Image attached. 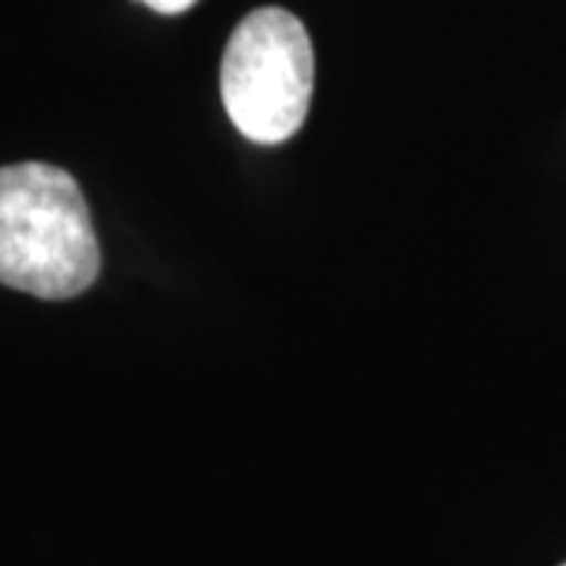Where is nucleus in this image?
Masks as SVG:
<instances>
[{"label": "nucleus", "mask_w": 566, "mask_h": 566, "mask_svg": "<svg viewBox=\"0 0 566 566\" xmlns=\"http://www.w3.org/2000/svg\"><path fill=\"white\" fill-rule=\"evenodd\" d=\"M564 566H566V564H564Z\"/></svg>", "instance_id": "obj_4"}, {"label": "nucleus", "mask_w": 566, "mask_h": 566, "mask_svg": "<svg viewBox=\"0 0 566 566\" xmlns=\"http://www.w3.org/2000/svg\"><path fill=\"white\" fill-rule=\"evenodd\" d=\"M139 3L155 13H164V17H177V13H186L196 0H139Z\"/></svg>", "instance_id": "obj_3"}, {"label": "nucleus", "mask_w": 566, "mask_h": 566, "mask_svg": "<svg viewBox=\"0 0 566 566\" xmlns=\"http://www.w3.org/2000/svg\"><path fill=\"white\" fill-rule=\"evenodd\" d=\"M315 85V54L290 10H252L227 41L221 98L245 139L277 145L303 129Z\"/></svg>", "instance_id": "obj_2"}, {"label": "nucleus", "mask_w": 566, "mask_h": 566, "mask_svg": "<svg viewBox=\"0 0 566 566\" xmlns=\"http://www.w3.org/2000/svg\"><path fill=\"white\" fill-rule=\"evenodd\" d=\"M98 271L102 249L80 182L54 164L0 167V283L73 300Z\"/></svg>", "instance_id": "obj_1"}]
</instances>
